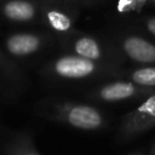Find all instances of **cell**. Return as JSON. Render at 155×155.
Wrapping results in <instances>:
<instances>
[{
	"mask_svg": "<svg viewBox=\"0 0 155 155\" xmlns=\"http://www.w3.org/2000/svg\"><path fill=\"white\" fill-rule=\"evenodd\" d=\"M153 92H155L154 88L143 87L130 80H124L103 86L99 90L98 96L105 102H120L138 97H148Z\"/></svg>",
	"mask_w": 155,
	"mask_h": 155,
	"instance_id": "cell-3",
	"label": "cell"
},
{
	"mask_svg": "<svg viewBox=\"0 0 155 155\" xmlns=\"http://www.w3.org/2000/svg\"><path fill=\"white\" fill-rule=\"evenodd\" d=\"M124 53L140 65L155 64V42L142 35L130 34L121 40Z\"/></svg>",
	"mask_w": 155,
	"mask_h": 155,
	"instance_id": "cell-2",
	"label": "cell"
},
{
	"mask_svg": "<svg viewBox=\"0 0 155 155\" xmlns=\"http://www.w3.org/2000/svg\"><path fill=\"white\" fill-rule=\"evenodd\" d=\"M75 51L78 52L79 56L94 61V59H99L102 57V50L101 46L98 45V42L88 36L81 38L76 41L75 44Z\"/></svg>",
	"mask_w": 155,
	"mask_h": 155,
	"instance_id": "cell-9",
	"label": "cell"
},
{
	"mask_svg": "<svg viewBox=\"0 0 155 155\" xmlns=\"http://www.w3.org/2000/svg\"><path fill=\"white\" fill-rule=\"evenodd\" d=\"M148 1H150V2H154V4H155V0H148Z\"/></svg>",
	"mask_w": 155,
	"mask_h": 155,
	"instance_id": "cell-15",
	"label": "cell"
},
{
	"mask_svg": "<svg viewBox=\"0 0 155 155\" xmlns=\"http://www.w3.org/2000/svg\"><path fill=\"white\" fill-rule=\"evenodd\" d=\"M39 46V39L29 34L13 35L7 41V48L15 54H27L35 51Z\"/></svg>",
	"mask_w": 155,
	"mask_h": 155,
	"instance_id": "cell-6",
	"label": "cell"
},
{
	"mask_svg": "<svg viewBox=\"0 0 155 155\" xmlns=\"http://www.w3.org/2000/svg\"><path fill=\"white\" fill-rule=\"evenodd\" d=\"M128 80L143 86L155 90V64L151 65H140L128 74Z\"/></svg>",
	"mask_w": 155,
	"mask_h": 155,
	"instance_id": "cell-7",
	"label": "cell"
},
{
	"mask_svg": "<svg viewBox=\"0 0 155 155\" xmlns=\"http://www.w3.org/2000/svg\"><path fill=\"white\" fill-rule=\"evenodd\" d=\"M47 18L51 23V25L57 30H67L70 27L69 18L58 11H50L47 13Z\"/></svg>",
	"mask_w": 155,
	"mask_h": 155,
	"instance_id": "cell-10",
	"label": "cell"
},
{
	"mask_svg": "<svg viewBox=\"0 0 155 155\" xmlns=\"http://www.w3.org/2000/svg\"><path fill=\"white\" fill-rule=\"evenodd\" d=\"M143 24L145 31L155 38V16H147L145 18H143Z\"/></svg>",
	"mask_w": 155,
	"mask_h": 155,
	"instance_id": "cell-12",
	"label": "cell"
},
{
	"mask_svg": "<svg viewBox=\"0 0 155 155\" xmlns=\"http://www.w3.org/2000/svg\"><path fill=\"white\" fill-rule=\"evenodd\" d=\"M8 155H40L30 144H25L23 147L17 145L13 150L8 153Z\"/></svg>",
	"mask_w": 155,
	"mask_h": 155,
	"instance_id": "cell-11",
	"label": "cell"
},
{
	"mask_svg": "<svg viewBox=\"0 0 155 155\" xmlns=\"http://www.w3.org/2000/svg\"><path fill=\"white\" fill-rule=\"evenodd\" d=\"M69 125L81 130H98L104 125L103 115L90 105H74L65 113Z\"/></svg>",
	"mask_w": 155,
	"mask_h": 155,
	"instance_id": "cell-4",
	"label": "cell"
},
{
	"mask_svg": "<svg viewBox=\"0 0 155 155\" xmlns=\"http://www.w3.org/2000/svg\"><path fill=\"white\" fill-rule=\"evenodd\" d=\"M5 13L8 18L15 21H25L33 17L34 15V7L25 1L15 0L10 1L5 6Z\"/></svg>",
	"mask_w": 155,
	"mask_h": 155,
	"instance_id": "cell-8",
	"label": "cell"
},
{
	"mask_svg": "<svg viewBox=\"0 0 155 155\" xmlns=\"http://www.w3.org/2000/svg\"><path fill=\"white\" fill-rule=\"evenodd\" d=\"M155 127V92L145 99L122 120L120 126V137L124 140L138 137Z\"/></svg>",
	"mask_w": 155,
	"mask_h": 155,
	"instance_id": "cell-1",
	"label": "cell"
},
{
	"mask_svg": "<svg viewBox=\"0 0 155 155\" xmlns=\"http://www.w3.org/2000/svg\"><path fill=\"white\" fill-rule=\"evenodd\" d=\"M94 63L84 57H63L56 63V71L65 78H84L94 71Z\"/></svg>",
	"mask_w": 155,
	"mask_h": 155,
	"instance_id": "cell-5",
	"label": "cell"
},
{
	"mask_svg": "<svg viewBox=\"0 0 155 155\" xmlns=\"http://www.w3.org/2000/svg\"><path fill=\"white\" fill-rule=\"evenodd\" d=\"M149 155H155V143L153 144V147H151V149L149 151Z\"/></svg>",
	"mask_w": 155,
	"mask_h": 155,
	"instance_id": "cell-13",
	"label": "cell"
},
{
	"mask_svg": "<svg viewBox=\"0 0 155 155\" xmlns=\"http://www.w3.org/2000/svg\"><path fill=\"white\" fill-rule=\"evenodd\" d=\"M127 155H143V153H140V151H136V153H131V154H127Z\"/></svg>",
	"mask_w": 155,
	"mask_h": 155,
	"instance_id": "cell-14",
	"label": "cell"
}]
</instances>
